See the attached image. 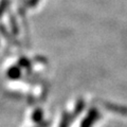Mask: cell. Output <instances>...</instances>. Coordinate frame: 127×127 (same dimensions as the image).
I'll use <instances>...</instances> for the list:
<instances>
[{
    "label": "cell",
    "mask_w": 127,
    "mask_h": 127,
    "mask_svg": "<svg viewBox=\"0 0 127 127\" xmlns=\"http://www.w3.org/2000/svg\"><path fill=\"white\" fill-rule=\"evenodd\" d=\"M97 117H98L97 116V111L95 110V109H91L89 111V113H88V116H87V118L85 119L84 121H83L81 127H90L94 123V121L97 119Z\"/></svg>",
    "instance_id": "cell-1"
},
{
    "label": "cell",
    "mask_w": 127,
    "mask_h": 127,
    "mask_svg": "<svg viewBox=\"0 0 127 127\" xmlns=\"http://www.w3.org/2000/svg\"><path fill=\"white\" fill-rule=\"evenodd\" d=\"M9 74H10L11 77L16 78V77H18V75L20 74V72H19V70H18L17 68H15V67H14L13 69H11V70L9 71Z\"/></svg>",
    "instance_id": "cell-2"
},
{
    "label": "cell",
    "mask_w": 127,
    "mask_h": 127,
    "mask_svg": "<svg viewBox=\"0 0 127 127\" xmlns=\"http://www.w3.org/2000/svg\"><path fill=\"white\" fill-rule=\"evenodd\" d=\"M7 4H9V1H7V0H2L1 1V3H0V16L2 15V13L6 9Z\"/></svg>",
    "instance_id": "cell-3"
},
{
    "label": "cell",
    "mask_w": 127,
    "mask_h": 127,
    "mask_svg": "<svg viewBox=\"0 0 127 127\" xmlns=\"http://www.w3.org/2000/svg\"><path fill=\"white\" fill-rule=\"evenodd\" d=\"M68 124H69V119L65 114V116H64V119H63V122L61 124V127H68Z\"/></svg>",
    "instance_id": "cell-4"
},
{
    "label": "cell",
    "mask_w": 127,
    "mask_h": 127,
    "mask_svg": "<svg viewBox=\"0 0 127 127\" xmlns=\"http://www.w3.org/2000/svg\"><path fill=\"white\" fill-rule=\"evenodd\" d=\"M39 2V0H29L28 1V5L29 6H35Z\"/></svg>",
    "instance_id": "cell-5"
}]
</instances>
